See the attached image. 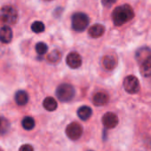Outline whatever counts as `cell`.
<instances>
[{"label": "cell", "instance_id": "16", "mask_svg": "<svg viewBox=\"0 0 151 151\" xmlns=\"http://www.w3.org/2000/svg\"><path fill=\"white\" fill-rule=\"evenodd\" d=\"M15 101L20 106H24L29 101V95L25 91H18L15 93Z\"/></svg>", "mask_w": 151, "mask_h": 151}, {"label": "cell", "instance_id": "15", "mask_svg": "<svg viewBox=\"0 0 151 151\" xmlns=\"http://www.w3.org/2000/svg\"><path fill=\"white\" fill-rule=\"evenodd\" d=\"M93 115V110L88 106H82L78 109V116L80 119L86 121L88 120Z\"/></svg>", "mask_w": 151, "mask_h": 151}, {"label": "cell", "instance_id": "5", "mask_svg": "<svg viewBox=\"0 0 151 151\" xmlns=\"http://www.w3.org/2000/svg\"><path fill=\"white\" fill-rule=\"evenodd\" d=\"M124 90L130 94H135L139 91V82L135 76H127L124 79L123 83Z\"/></svg>", "mask_w": 151, "mask_h": 151}, {"label": "cell", "instance_id": "10", "mask_svg": "<svg viewBox=\"0 0 151 151\" xmlns=\"http://www.w3.org/2000/svg\"><path fill=\"white\" fill-rule=\"evenodd\" d=\"M149 56H151V50L148 47H141L138 49L135 54L136 60L139 64H140L142 61H144L146 59H147Z\"/></svg>", "mask_w": 151, "mask_h": 151}, {"label": "cell", "instance_id": "20", "mask_svg": "<svg viewBox=\"0 0 151 151\" xmlns=\"http://www.w3.org/2000/svg\"><path fill=\"white\" fill-rule=\"evenodd\" d=\"M10 128L9 121L5 117H0V134H5Z\"/></svg>", "mask_w": 151, "mask_h": 151}, {"label": "cell", "instance_id": "3", "mask_svg": "<svg viewBox=\"0 0 151 151\" xmlns=\"http://www.w3.org/2000/svg\"><path fill=\"white\" fill-rule=\"evenodd\" d=\"M72 29L75 31L82 32L86 29L89 25V18L84 13H76L72 15L71 18Z\"/></svg>", "mask_w": 151, "mask_h": 151}, {"label": "cell", "instance_id": "25", "mask_svg": "<svg viewBox=\"0 0 151 151\" xmlns=\"http://www.w3.org/2000/svg\"><path fill=\"white\" fill-rule=\"evenodd\" d=\"M45 1H51V0H45Z\"/></svg>", "mask_w": 151, "mask_h": 151}, {"label": "cell", "instance_id": "8", "mask_svg": "<svg viewBox=\"0 0 151 151\" xmlns=\"http://www.w3.org/2000/svg\"><path fill=\"white\" fill-rule=\"evenodd\" d=\"M66 62L71 68H78L82 65V58L79 53L72 52L68 54L66 58Z\"/></svg>", "mask_w": 151, "mask_h": 151}, {"label": "cell", "instance_id": "4", "mask_svg": "<svg viewBox=\"0 0 151 151\" xmlns=\"http://www.w3.org/2000/svg\"><path fill=\"white\" fill-rule=\"evenodd\" d=\"M75 89L71 85L68 84H62L59 86L56 89V96L59 101L62 102H68L70 101L75 96Z\"/></svg>", "mask_w": 151, "mask_h": 151}, {"label": "cell", "instance_id": "19", "mask_svg": "<svg viewBox=\"0 0 151 151\" xmlns=\"http://www.w3.org/2000/svg\"><path fill=\"white\" fill-rule=\"evenodd\" d=\"M60 58H61V53L58 50H53L47 56V60L51 63H57L60 60Z\"/></svg>", "mask_w": 151, "mask_h": 151}, {"label": "cell", "instance_id": "26", "mask_svg": "<svg viewBox=\"0 0 151 151\" xmlns=\"http://www.w3.org/2000/svg\"><path fill=\"white\" fill-rule=\"evenodd\" d=\"M0 151H3V150H2V149H1V148H0Z\"/></svg>", "mask_w": 151, "mask_h": 151}, {"label": "cell", "instance_id": "13", "mask_svg": "<svg viewBox=\"0 0 151 151\" xmlns=\"http://www.w3.org/2000/svg\"><path fill=\"white\" fill-rule=\"evenodd\" d=\"M116 64H117V60H116V57H114L113 55H106L103 57L102 65L106 69L112 70L116 68Z\"/></svg>", "mask_w": 151, "mask_h": 151}, {"label": "cell", "instance_id": "7", "mask_svg": "<svg viewBox=\"0 0 151 151\" xmlns=\"http://www.w3.org/2000/svg\"><path fill=\"white\" fill-rule=\"evenodd\" d=\"M118 117L115 113L108 112L102 116V124L105 128L107 129H112L115 128L118 124Z\"/></svg>", "mask_w": 151, "mask_h": 151}, {"label": "cell", "instance_id": "23", "mask_svg": "<svg viewBox=\"0 0 151 151\" xmlns=\"http://www.w3.org/2000/svg\"><path fill=\"white\" fill-rule=\"evenodd\" d=\"M117 0H101V3L105 7H110L112 6Z\"/></svg>", "mask_w": 151, "mask_h": 151}, {"label": "cell", "instance_id": "14", "mask_svg": "<svg viewBox=\"0 0 151 151\" xmlns=\"http://www.w3.org/2000/svg\"><path fill=\"white\" fill-rule=\"evenodd\" d=\"M140 73L143 77H151V56L142 61L140 64Z\"/></svg>", "mask_w": 151, "mask_h": 151}, {"label": "cell", "instance_id": "24", "mask_svg": "<svg viewBox=\"0 0 151 151\" xmlns=\"http://www.w3.org/2000/svg\"><path fill=\"white\" fill-rule=\"evenodd\" d=\"M19 151H34V148L29 144H24L20 147Z\"/></svg>", "mask_w": 151, "mask_h": 151}, {"label": "cell", "instance_id": "2", "mask_svg": "<svg viewBox=\"0 0 151 151\" xmlns=\"http://www.w3.org/2000/svg\"><path fill=\"white\" fill-rule=\"evenodd\" d=\"M18 17L19 14L17 9L11 5L5 6L0 9V22L5 24H15L18 21Z\"/></svg>", "mask_w": 151, "mask_h": 151}, {"label": "cell", "instance_id": "18", "mask_svg": "<svg viewBox=\"0 0 151 151\" xmlns=\"http://www.w3.org/2000/svg\"><path fill=\"white\" fill-rule=\"evenodd\" d=\"M22 125L25 130H32L35 127V120L30 116H26L23 118Z\"/></svg>", "mask_w": 151, "mask_h": 151}, {"label": "cell", "instance_id": "17", "mask_svg": "<svg viewBox=\"0 0 151 151\" xmlns=\"http://www.w3.org/2000/svg\"><path fill=\"white\" fill-rule=\"evenodd\" d=\"M43 106L48 111H54L57 109L58 104H57V101L52 97H47L44 100Z\"/></svg>", "mask_w": 151, "mask_h": 151}, {"label": "cell", "instance_id": "27", "mask_svg": "<svg viewBox=\"0 0 151 151\" xmlns=\"http://www.w3.org/2000/svg\"><path fill=\"white\" fill-rule=\"evenodd\" d=\"M89 151H93V150H89Z\"/></svg>", "mask_w": 151, "mask_h": 151}, {"label": "cell", "instance_id": "6", "mask_svg": "<svg viewBox=\"0 0 151 151\" xmlns=\"http://www.w3.org/2000/svg\"><path fill=\"white\" fill-rule=\"evenodd\" d=\"M82 133H83V127L78 123L73 122L69 124L66 128V134L72 140L78 139L81 137Z\"/></svg>", "mask_w": 151, "mask_h": 151}, {"label": "cell", "instance_id": "12", "mask_svg": "<svg viewBox=\"0 0 151 151\" xmlns=\"http://www.w3.org/2000/svg\"><path fill=\"white\" fill-rule=\"evenodd\" d=\"M105 32V27L101 24H94L89 29V35L93 38H98L101 37Z\"/></svg>", "mask_w": 151, "mask_h": 151}, {"label": "cell", "instance_id": "22", "mask_svg": "<svg viewBox=\"0 0 151 151\" xmlns=\"http://www.w3.org/2000/svg\"><path fill=\"white\" fill-rule=\"evenodd\" d=\"M47 50H48V46L44 42H39L36 45V52L39 55H44L45 53H46Z\"/></svg>", "mask_w": 151, "mask_h": 151}, {"label": "cell", "instance_id": "11", "mask_svg": "<svg viewBox=\"0 0 151 151\" xmlns=\"http://www.w3.org/2000/svg\"><path fill=\"white\" fill-rule=\"evenodd\" d=\"M109 102V95L105 93H97L93 97V103L95 106H104Z\"/></svg>", "mask_w": 151, "mask_h": 151}, {"label": "cell", "instance_id": "9", "mask_svg": "<svg viewBox=\"0 0 151 151\" xmlns=\"http://www.w3.org/2000/svg\"><path fill=\"white\" fill-rule=\"evenodd\" d=\"M13 31L9 26H4L0 29V41L4 44H8L12 41Z\"/></svg>", "mask_w": 151, "mask_h": 151}, {"label": "cell", "instance_id": "21", "mask_svg": "<svg viewBox=\"0 0 151 151\" xmlns=\"http://www.w3.org/2000/svg\"><path fill=\"white\" fill-rule=\"evenodd\" d=\"M45 24L42 22H35L31 25V29L35 33H41L45 31Z\"/></svg>", "mask_w": 151, "mask_h": 151}, {"label": "cell", "instance_id": "1", "mask_svg": "<svg viewBox=\"0 0 151 151\" xmlns=\"http://www.w3.org/2000/svg\"><path fill=\"white\" fill-rule=\"evenodd\" d=\"M134 17V12L129 5H122L115 8L112 13L113 22L116 26H122Z\"/></svg>", "mask_w": 151, "mask_h": 151}]
</instances>
